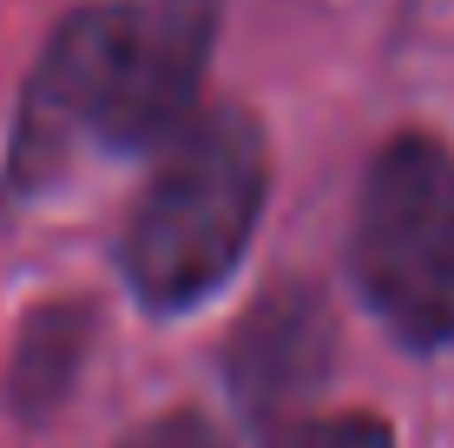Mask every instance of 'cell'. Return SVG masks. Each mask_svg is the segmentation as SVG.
<instances>
[{
  "label": "cell",
  "instance_id": "7a4b0ae2",
  "mask_svg": "<svg viewBox=\"0 0 454 448\" xmlns=\"http://www.w3.org/2000/svg\"><path fill=\"white\" fill-rule=\"evenodd\" d=\"M263 211V132L244 113H192L125 224V277L145 303L184 310L238 271Z\"/></svg>",
  "mask_w": 454,
  "mask_h": 448
},
{
  "label": "cell",
  "instance_id": "5b68a950",
  "mask_svg": "<svg viewBox=\"0 0 454 448\" xmlns=\"http://www.w3.org/2000/svg\"><path fill=\"white\" fill-rule=\"evenodd\" d=\"M277 448H395V442L375 415H317V422H296Z\"/></svg>",
  "mask_w": 454,
  "mask_h": 448
},
{
  "label": "cell",
  "instance_id": "8992f818",
  "mask_svg": "<svg viewBox=\"0 0 454 448\" xmlns=\"http://www.w3.org/2000/svg\"><path fill=\"white\" fill-rule=\"evenodd\" d=\"M125 448H224V436L198 415H165V422H145Z\"/></svg>",
  "mask_w": 454,
  "mask_h": 448
},
{
  "label": "cell",
  "instance_id": "3957f363",
  "mask_svg": "<svg viewBox=\"0 0 454 448\" xmlns=\"http://www.w3.org/2000/svg\"><path fill=\"white\" fill-rule=\"evenodd\" d=\"M349 264L369 310L402 343H454V152L395 138L356 198Z\"/></svg>",
  "mask_w": 454,
  "mask_h": 448
},
{
  "label": "cell",
  "instance_id": "277c9868",
  "mask_svg": "<svg viewBox=\"0 0 454 448\" xmlns=\"http://www.w3.org/2000/svg\"><path fill=\"white\" fill-rule=\"evenodd\" d=\"M73 357H80V317L73 310L40 317L34 330H27V343H20V363H13V396H20L27 409H46L67 389Z\"/></svg>",
  "mask_w": 454,
  "mask_h": 448
},
{
  "label": "cell",
  "instance_id": "6da1fadb",
  "mask_svg": "<svg viewBox=\"0 0 454 448\" xmlns=\"http://www.w3.org/2000/svg\"><path fill=\"white\" fill-rule=\"evenodd\" d=\"M211 0H119L53 34L20 119V172L40 178L73 145L159 152L198 113Z\"/></svg>",
  "mask_w": 454,
  "mask_h": 448
}]
</instances>
